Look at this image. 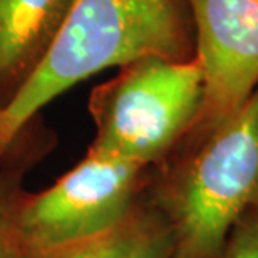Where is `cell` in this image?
Instances as JSON below:
<instances>
[{
    "label": "cell",
    "mask_w": 258,
    "mask_h": 258,
    "mask_svg": "<svg viewBox=\"0 0 258 258\" xmlns=\"http://www.w3.org/2000/svg\"><path fill=\"white\" fill-rule=\"evenodd\" d=\"M220 258H258V203L233 226Z\"/></svg>",
    "instance_id": "cell-8"
},
{
    "label": "cell",
    "mask_w": 258,
    "mask_h": 258,
    "mask_svg": "<svg viewBox=\"0 0 258 258\" xmlns=\"http://www.w3.org/2000/svg\"><path fill=\"white\" fill-rule=\"evenodd\" d=\"M0 107H2V104H0Z\"/></svg>",
    "instance_id": "cell-10"
},
{
    "label": "cell",
    "mask_w": 258,
    "mask_h": 258,
    "mask_svg": "<svg viewBox=\"0 0 258 258\" xmlns=\"http://www.w3.org/2000/svg\"><path fill=\"white\" fill-rule=\"evenodd\" d=\"M195 49L186 0H72L44 57L0 107V156L44 106L79 82L151 55L184 60Z\"/></svg>",
    "instance_id": "cell-1"
},
{
    "label": "cell",
    "mask_w": 258,
    "mask_h": 258,
    "mask_svg": "<svg viewBox=\"0 0 258 258\" xmlns=\"http://www.w3.org/2000/svg\"><path fill=\"white\" fill-rule=\"evenodd\" d=\"M153 168L143 196L166 225L176 258H220L258 203V86L228 116L195 126Z\"/></svg>",
    "instance_id": "cell-2"
},
{
    "label": "cell",
    "mask_w": 258,
    "mask_h": 258,
    "mask_svg": "<svg viewBox=\"0 0 258 258\" xmlns=\"http://www.w3.org/2000/svg\"><path fill=\"white\" fill-rule=\"evenodd\" d=\"M72 0H0V92L17 91L44 57Z\"/></svg>",
    "instance_id": "cell-6"
},
{
    "label": "cell",
    "mask_w": 258,
    "mask_h": 258,
    "mask_svg": "<svg viewBox=\"0 0 258 258\" xmlns=\"http://www.w3.org/2000/svg\"><path fill=\"white\" fill-rule=\"evenodd\" d=\"M149 168L87 151L71 171L40 193L17 191L12 220L24 248L74 243L124 218L138 203Z\"/></svg>",
    "instance_id": "cell-4"
},
{
    "label": "cell",
    "mask_w": 258,
    "mask_h": 258,
    "mask_svg": "<svg viewBox=\"0 0 258 258\" xmlns=\"http://www.w3.org/2000/svg\"><path fill=\"white\" fill-rule=\"evenodd\" d=\"M205 106V76L196 55L143 57L94 87L89 151L153 168L191 133Z\"/></svg>",
    "instance_id": "cell-3"
},
{
    "label": "cell",
    "mask_w": 258,
    "mask_h": 258,
    "mask_svg": "<svg viewBox=\"0 0 258 258\" xmlns=\"http://www.w3.org/2000/svg\"><path fill=\"white\" fill-rule=\"evenodd\" d=\"M17 191L0 183V258H25L12 220V203Z\"/></svg>",
    "instance_id": "cell-9"
},
{
    "label": "cell",
    "mask_w": 258,
    "mask_h": 258,
    "mask_svg": "<svg viewBox=\"0 0 258 258\" xmlns=\"http://www.w3.org/2000/svg\"><path fill=\"white\" fill-rule=\"evenodd\" d=\"M24 253L25 258H176L166 225L143 193L133 210L109 230L52 248H24Z\"/></svg>",
    "instance_id": "cell-7"
},
{
    "label": "cell",
    "mask_w": 258,
    "mask_h": 258,
    "mask_svg": "<svg viewBox=\"0 0 258 258\" xmlns=\"http://www.w3.org/2000/svg\"><path fill=\"white\" fill-rule=\"evenodd\" d=\"M195 55L205 76V106L196 126L241 106L258 86V0H186Z\"/></svg>",
    "instance_id": "cell-5"
}]
</instances>
